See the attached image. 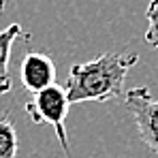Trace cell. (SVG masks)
<instances>
[{
    "mask_svg": "<svg viewBox=\"0 0 158 158\" xmlns=\"http://www.w3.org/2000/svg\"><path fill=\"white\" fill-rule=\"evenodd\" d=\"M15 156H17V131H15L11 118L4 113V115H0V158Z\"/></svg>",
    "mask_w": 158,
    "mask_h": 158,
    "instance_id": "obj_6",
    "label": "cell"
},
{
    "mask_svg": "<svg viewBox=\"0 0 158 158\" xmlns=\"http://www.w3.org/2000/svg\"><path fill=\"white\" fill-rule=\"evenodd\" d=\"M4 4H6V0H0V15H2V11H4Z\"/></svg>",
    "mask_w": 158,
    "mask_h": 158,
    "instance_id": "obj_8",
    "label": "cell"
},
{
    "mask_svg": "<svg viewBox=\"0 0 158 158\" xmlns=\"http://www.w3.org/2000/svg\"><path fill=\"white\" fill-rule=\"evenodd\" d=\"M19 79L26 92L36 94L56 83V62L47 53L28 52L19 64Z\"/></svg>",
    "mask_w": 158,
    "mask_h": 158,
    "instance_id": "obj_4",
    "label": "cell"
},
{
    "mask_svg": "<svg viewBox=\"0 0 158 158\" xmlns=\"http://www.w3.org/2000/svg\"><path fill=\"white\" fill-rule=\"evenodd\" d=\"M145 41L158 49V0H150L148 6V30H145Z\"/></svg>",
    "mask_w": 158,
    "mask_h": 158,
    "instance_id": "obj_7",
    "label": "cell"
},
{
    "mask_svg": "<svg viewBox=\"0 0 158 158\" xmlns=\"http://www.w3.org/2000/svg\"><path fill=\"white\" fill-rule=\"evenodd\" d=\"M139 56L126 52H107L90 62L73 64L66 77V96L73 103H105L122 96L126 75Z\"/></svg>",
    "mask_w": 158,
    "mask_h": 158,
    "instance_id": "obj_1",
    "label": "cell"
},
{
    "mask_svg": "<svg viewBox=\"0 0 158 158\" xmlns=\"http://www.w3.org/2000/svg\"><path fill=\"white\" fill-rule=\"evenodd\" d=\"M124 107L137 124L139 139L158 156V98H154L143 85L131 88L124 94Z\"/></svg>",
    "mask_w": 158,
    "mask_h": 158,
    "instance_id": "obj_3",
    "label": "cell"
},
{
    "mask_svg": "<svg viewBox=\"0 0 158 158\" xmlns=\"http://www.w3.org/2000/svg\"><path fill=\"white\" fill-rule=\"evenodd\" d=\"M69 107H71V101L66 96V90L58 83L32 94V98L24 105L28 118L34 124H49L56 131V137H58L66 156H71V145H69L66 126H64L66 115H69Z\"/></svg>",
    "mask_w": 158,
    "mask_h": 158,
    "instance_id": "obj_2",
    "label": "cell"
},
{
    "mask_svg": "<svg viewBox=\"0 0 158 158\" xmlns=\"http://www.w3.org/2000/svg\"><path fill=\"white\" fill-rule=\"evenodd\" d=\"M24 36L30 39L28 34H22V26L19 24H11L4 30H0V94H9L11 92V73H9V62H11V49L13 43Z\"/></svg>",
    "mask_w": 158,
    "mask_h": 158,
    "instance_id": "obj_5",
    "label": "cell"
}]
</instances>
